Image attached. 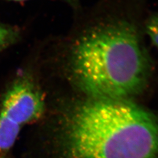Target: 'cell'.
Wrapping results in <instances>:
<instances>
[{
  "label": "cell",
  "instance_id": "6da1fadb",
  "mask_svg": "<svg viewBox=\"0 0 158 158\" xmlns=\"http://www.w3.org/2000/svg\"><path fill=\"white\" fill-rule=\"evenodd\" d=\"M65 63L72 82L89 99L131 100L150 82L154 63L136 23L96 20L69 42Z\"/></svg>",
  "mask_w": 158,
  "mask_h": 158
},
{
  "label": "cell",
  "instance_id": "7a4b0ae2",
  "mask_svg": "<svg viewBox=\"0 0 158 158\" xmlns=\"http://www.w3.org/2000/svg\"><path fill=\"white\" fill-rule=\"evenodd\" d=\"M66 158H158V118L125 100L89 99L64 117Z\"/></svg>",
  "mask_w": 158,
  "mask_h": 158
},
{
  "label": "cell",
  "instance_id": "3957f363",
  "mask_svg": "<svg viewBox=\"0 0 158 158\" xmlns=\"http://www.w3.org/2000/svg\"><path fill=\"white\" fill-rule=\"evenodd\" d=\"M45 108L36 79L20 74L0 96V158H7L23 128L39 120Z\"/></svg>",
  "mask_w": 158,
  "mask_h": 158
},
{
  "label": "cell",
  "instance_id": "277c9868",
  "mask_svg": "<svg viewBox=\"0 0 158 158\" xmlns=\"http://www.w3.org/2000/svg\"><path fill=\"white\" fill-rule=\"evenodd\" d=\"M144 31L150 40L158 49V12L152 13L144 23Z\"/></svg>",
  "mask_w": 158,
  "mask_h": 158
},
{
  "label": "cell",
  "instance_id": "5b68a950",
  "mask_svg": "<svg viewBox=\"0 0 158 158\" xmlns=\"http://www.w3.org/2000/svg\"><path fill=\"white\" fill-rule=\"evenodd\" d=\"M17 38L16 31L9 27L0 26V50L14 42Z\"/></svg>",
  "mask_w": 158,
  "mask_h": 158
},
{
  "label": "cell",
  "instance_id": "8992f818",
  "mask_svg": "<svg viewBox=\"0 0 158 158\" xmlns=\"http://www.w3.org/2000/svg\"><path fill=\"white\" fill-rule=\"evenodd\" d=\"M9 1L21 2V1H26V0H9ZM62 1L66 2L69 5V6L73 7L74 8H77L78 6L79 0H62Z\"/></svg>",
  "mask_w": 158,
  "mask_h": 158
}]
</instances>
